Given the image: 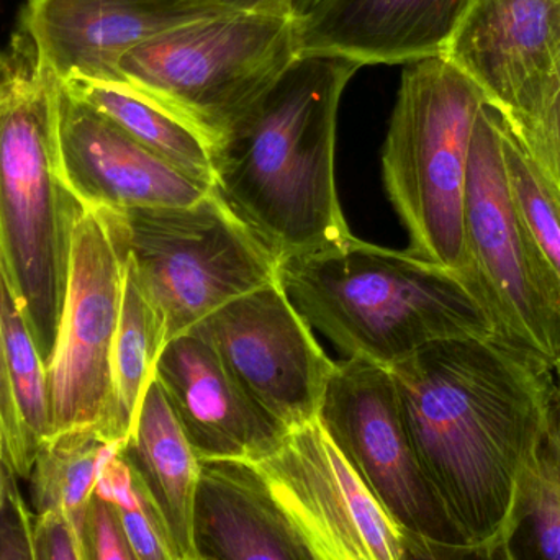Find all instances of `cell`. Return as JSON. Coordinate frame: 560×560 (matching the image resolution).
<instances>
[{
    "label": "cell",
    "instance_id": "18",
    "mask_svg": "<svg viewBox=\"0 0 560 560\" xmlns=\"http://www.w3.org/2000/svg\"><path fill=\"white\" fill-rule=\"evenodd\" d=\"M194 546L199 560H315L253 463L202 460Z\"/></svg>",
    "mask_w": 560,
    "mask_h": 560
},
{
    "label": "cell",
    "instance_id": "30",
    "mask_svg": "<svg viewBox=\"0 0 560 560\" xmlns=\"http://www.w3.org/2000/svg\"><path fill=\"white\" fill-rule=\"evenodd\" d=\"M401 558L404 560H515L509 545L497 549L470 548L464 545H447L401 528Z\"/></svg>",
    "mask_w": 560,
    "mask_h": 560
},
{
    "label": "cell",
    "instance_id": "2",
    "mask_svg": "<svg viewBox=\"0 0 560 560\" xmlns=\"http://www.w3.org/2000/svg\"><path fill=\"white\" fill-rule=\"evenodd\" d=\"M361 68L296 59L212 150L213 192L278 262L352 236L336 190V120Z\"/></svg>",
    "mask_w": 560,
    "mask_h": 560
},
{
    "label": "cell",
    "instance_id": "21",
    "mask_svg": "<svg viewBox=\"0 0 560 560\" xmlns=\"http://www.w3.org/2000/svg\"><path fill=\"white\" fill-rule=\"evenodd\" d=\"M125 262V259H124ZM166 346L163 326L125 262L124 299L114 346L112 443L124 444L133 433L141 401Z\"/></svg>",
    "mask_w": 560,
    "mask_h": 560
},
{
    "label": "cell",
    "instance_id": "27",
    "mask_svg": "<svg viewBox=\"0 0 560 560\" xmlns=\"http://www.w3.org/2000/svg\"><path fill=\"white\" fill-rule=\"evenodd\" d=\"M82 560H138L131 551L114 505L94 493L75 529Z\"/></svg>",
    "mask_w": 560,
    "mask_h": 560
},
{
    "label": "cell",
    "instance_id": "23",
    "mask_svg": "<svg viewBox=\"0 0 560 560\" xmlns=\"http://www.w3.org/2000/svg\"><path fill=\"white\" fill-rule=\"evenodd\" d=\"M114 446L88 430L49 438L28 477L32 512L62 513L75 535L94 497L102 463Z\"/></svg>",
    "mask_w": 560,
    "mask_h": 560
},
{
    "label": "cell",
    "instance_id": "37",
    "mask_svg": "<svg viewBox=\"0 0 560 560\" xmlns=\"http://www.w3.org/2000/svg\"><path fill=\"white\" fill-rule=\"evenodd\" d=\"M35 551H36V549H35ZM36 560H39V559H38V556H36Z\"/></svg>",
    "mask_w": 560,
    "mask_h": 560
},
{
    "label": "cell",
    "instance_id": "8",
    "mask_svg": "<svg viewBox=\"0 0 560 560\" xmlns=\"http://www.w3.org/2000/svg\"><path fill=\"white\" fill-rule=\"evenodd\" d=\"M467 259L493 338L548 364L560 355V279L516 212L506 184L500 114L483 105L466 187Z\"/></svg>",
    "mask_w": 560,
    "mask_h": 560
},
{
    "label": "cell",
    "instance_id": "31",
    "mask_svg": "<svg viewBox=\"0 0 560 560\" xmlns=\"http://www.w3.org/2000/svg\"><path fill=\"white\" fill-rule=\"evenodd\" d=\"M33 538L39 560H82L78 538L62 513H33Z\"/></svg>",
    "mask_w": 560,
    "mask_h": 560
},
{
    "label": "cell",
    "instance_id": "4",
    "mask_svg": "<svg viewBox=\"0 0 560 560\" xmlns=\"http://www.w3.org/2000/svg\"><path fill=\"white\" fill-rule=\"evenodd\" d=\"M278 282L303 319L339 351L387 369L431 342L493 338L472 287L410 249L351 236L283 259Z\"/></svg>",
    "mask_w": 560,
    "mask_h": 560
},
{
    "label": "cell",
    "instance_id": "14",
    "mask_svg": "<svg viewBox=\"0 0 560 560\" xmlns=\"http://www.w3.org/2000/svg\"><path fill=\"white\" fill-rule=\"evenodd\" d=\"M62 82V81H61ZM59 170L89 209L192 206L212 186L190 179L61 85Z\"/></svg>",
    "mask_w": 560,
    "mask_h": 560
},
{
    "label": "cell",
    "instance_id": "11",
    "mask_svg": "<svg viewBox=\"0 0 560 560\" xmlns=\"http://www.w3.org/2000/svg\"><path fill=\"white\" fill-rule=\"evenodd\" d=\"M255 466L313 559L404 560L400 526L318 420L289 431Z\"/></svg>",
    "mask_w": 560,
    "mask_h": 560
},
{
    "label": "cell",
    "instance_id": "35",
    "mask_svg": "<svg viewBox=\"0 0 560 560\" xmlns=\"http://www.w3.org/2000/svg\"><path fill=\"white\" fill-rule=\"evenodd\" d=\"M551 433H552V440H555L556 450H558L559 459H560V388L559 387H558V394H556L555 408H552Z\"/></svg>",
    "mask_w": 560,
    "mask_h": 560
},
{
    "label": "cell",
    "instance_id": "15",
    "mask_svg": "<svg viewBox=\"0 0 560 560\" xmlns=\"http://www.w3.org/2000/svg\"><path fill=\"white\" fill-rule=\"evenodd\" d=\"M222 13L199 0H26L19 25L61 81L120 82L135 46Z\"/></svg>",
    "mask_w": 560,
    "mask_h": 560
},
{
    "label": "cell",
    "instance_id": "12",
    "mask_svg": "<svg viewBox=\"0 0 560 560\" xmlns=\"http://www.w3.org/2000/svg\"><path fill=\"white\" fill-rule=\"evenodd\" d=\"M243 390L285 430L318 420L336 362L278 280L238 296L194 326Z\"/></svg>",
    "mask_w": 560,
    "mask_h": 560
},
{
    "label": "cell",
    "instance_id": "13",
    "mask_svg": "<svg viewBox=\"0 0 560 560\" xmlns=\"http://www.w3.org/2000/svg\"><path fill=\"white\" fill-rule=\"evenodd\" d=\"M154 378L200 460L259 463L289 433L243 390L199 329L164 346Z\"/></svg>",
    "mask_w": 560,
    "mask_h": 560
},
{
    "label": "cell",
    "instance_id": "29",
    "mask_svg": "<svg viewBox=\"0 0 560 560\" xmlns=\"http://www.w3.org/2000/svg\"><path fill=\"white\" fill-rule=\"evenodd\" d=\"M10 474L0 497V560H36L33 512Z\"/></svg>",
    "mask_w": 560,
    "mask_h": 560
},
{
    "label": "cell",
    "instance_id": "33",
    "mask_svg": "<svg viewBox=\"0 0 560 560\" xmlns=\"http://www.w3.org/2000/svg\"><path fill=\"white\" fill-rule=\"evenodd\" d=\"M222 12H276L302 19L322 0H199Z\"/></svg>",
    "mask_w": 560,
    "mask_h": 560
},
{
    "label": "cell",
    "instance_id": "5",
    "mask_svg": "<svg viewBox=\"0 0 560 560\" xmlns=\"http://www.w3.org/2000/svg\"><path fill=\"white\" fill-rule=\"evenodd\" d=\"M487 104L479 85L444 56L410 62L382 151L385 190L410 236L408 249L470 287L467 173L474 127Z\"/></svg>",
    "mask_w": 560,
    "mask_h": 560
},
{
    "label": "cell",
    "instance_id": "10",
    "mask_svg": "<svg viewBox=\"0 0 560 560\" xmlns=\"http://www.w3.org/2000/svg\"><path fill=\"white\" fill-rule=\"evenodd\" d=\"M319 424L400 528L463 545L405 431L390 371L361 358L336 362Z\"/></svg>",
    "mask_w": 560,
    "mask_h": 560
},
{
    "label": "cell",
    "instance_id": "36",
    "mask_svg": "<svg viewBox=\"0 0 560 560\" xmlns=\"http://www.w3.org/2000/svg\"><path fill=\"white\" fill-rule=\"evenodd\" d=\"M552 372H555L556 382H558V387L560 388V355L556 359L555 364H552Z\"/></svg>",
    "mask_w": 560,
    "mask_h": 560
},
{
    "label": "cell",
    "instance_id": "9",
    "mask_svg": "<svg viewBox=\"0 0 560 560\" xmlns=\"http://www.w3.org/2000/svg\"><path fill=\"white\" fill-rule=\"evenodd\" d=\"M124 280V256L104 215L84 207L72 233L65 310L46 368L51 438L88 430L114 444L112 369Z\"/></svg>",
    "mask_w": 560,
    "mask_h": 560
},
{
    "label": "cell",
    "instance_id": "25",
    "mask_svg": "<svg viewBox=\"0 0 560 560\" xmlns=\"http://www.w3.org/2000/svg\"><path fill=\"white\" fill-rule=\"evenodd\" d=\"M506 184L516 212L560 279V192L500 115Z\"/></svg>",
    "mask_w": 560,
    "mask_h": 560
},
{
    "label": "cell",
    "instance_id": "17",
    "mask_svg": "<svg viewBox=\"0 0 560 560\" xmlns=\"http://www.w3.org/2000/svg\"><path fill=\"white\" fill-rule=\"evenodd\" d=\"M472 0H322L296 19L299 56L410 65L443 56Z\"/></svg>",
    "mask_w": 560,
    "mask_h": 560
},
{
    "label": "cell",
    "instance_id": "20",
    "mask_svg": "<svg viewBox=\"0 0 560 560\" xmlns=\"http://www.w3.org/2000/svg\"><path fill=\"white\" fill-rule=\"evenodd\" d=\"M62 85L69 94L114 121L151 153L190 179L212 186L210 147L189 125L120 82L71 79L62 81Z\"/></svg>",
    "mask_w": 560,
    "mask_h": 560
},
{
    "label": "cell",
    "instance_id": "32",
    "mask_svg": "<svg viewBox=\"0 0 560 560\" xmlns=\"http://www.w3.org/2000/svg\"><path fill=\"white\" fill-rule=\"evenodd\" d=\"M2 275V265H0ZM0 423H2L3 440H5L7 464L13 474H19L20 431L16 421L15 404H13L12 388H10L9 374H7L5 355H3L2 326H0Z\"/></svg>",
    "mask_w": 560,
    "mask_h": 560
},
{
    "label": "cell",
    "instance_id": "22",
    "mask_svg": "<svg viewBox=\"0 0 560 560\" xmlns=\"http://www.w3.org/2000/svg\"><path fill=\"white\" fill-rule=\"evenodd\" d=\"M0 326L22 450L16 477L28 480L39 450L51 438L48 377L3 269L0 275Z\"/></svg>",
    "mask_w": 560,
    "mask_h": 560
},
{
    "label": "cell",
    "instance_id": "16",
    "mask_svg": "<svg viewBox=\"0 0 560 560\" xmlns=\"http://www.w3.org/2000/svg\"><path fill=\"white\" fill-rule=\"evenodd\" d=\"M443 56L513 117L558 66L560 0H472Z\"/></svg>",
    "mask_w": 560,
    "mask_h": 560
},
{
    "label": "cell",
    "instance_id": "34",
    "mask_svg": "<svg viewBox=\"0 0 560 560\" xmlns=\"http://www.w3.org/2000/svg\"><path fill=\"white\" fill-rule=\"evenodd\" d=\"M10 474H12V470H10L9 464H7L5 440H3L2 423H0V497H2L3 490H5Z\"/></svg>",
    "mask_w": 560,
    "mask_h": 560
},
{
    "label": "cell",
    "instance_id": "19",
    "mask_svg": "<svg viewBox=\"0 0 560 560\" xmlns=\"http://www.w3.org/2000/svg\"><path fill=\"white\" fill-rule=\"evenodd\" d=\"M120 454L160 516L176 558L199 560L194 513L202 460L194 453L156 378L144 394L133 433L121 444Z\"/></svg>",
    "mask_w": 560,
    "mask_h": 560
},
{
    "label": "cell",
    "instance_id": "28",
    "mask_svg": "<svg viewBox=\"0 0 560 560\" xmlns=\"http://www.w3.org/2000/svg\"><path fill=\"white\" fill-rule=\"evenodd\" d=\"M131 500L114 505L125 538L138 560H179L174 555L166 529L140 487L135 482Z\"/></svg>",
    "mask_w": 560,
    "mask_h": 560
},
{
    "label": "cell",
    "instance_id": "26",
    "mask_svg": "<svg viewBox=\"0 0 560 560\" xmlns=\"http://www.w3.org/2000/svg\"><path fill=\"white\" fill-rule=\"evenodd\" d=\"M505 120L560 192V59L529 104Z\"/></svg>",
    "mask_w": 560,
    "mask_h": 560
},
{
    "label": "cell",
    "instance_id": "1",
    "mask_svg": "<svg viewBox=\"0 0 560 560\" xmlns=\"http://www.w3.org/2000/svg\"><path fill=\"white\" fill-rule=\"evenodd\" d=\"M388 371L421 472L463 545H509L551 423L552 365L495 338H463L431 342Z\"/></svg>",
    "mask_w": 560,
    "mask_h": 560
},
{
    "label": "cell",
    "instance_id": "7",
    "mask_svg": "<svg viewBox=\"0 0 560 560\" xmlns=\"http://www.w3.org/2000/svg\"><path fill=\"white\" fill-rule=\"evenodd\" d=\"M97 210L160 318L166 345L278 280L275 256L213 189L192 206Z\"/></svg>",
    "mask_w": 560,
    "mask_h": 560
},
{
    "label": "cell",
    "instance_id": "3",
    "mask_svg": "<svg viewBox=\"0 0 560 560\" xmlns=\"http://www.w3.org/2000/svg\"><path fill=\"white\" fill-rule=\"evenodd\" d=\"M61 85L32 36L16 26L0 45V265L46 368L84 209L59 170Z\"/></svg>",
    "mask_w": 560,
    "mask_h": 560
},
{
    "label": "cell",
    "instance_id": "24",
    "mask_svg": "<svg viewBox=\"0 0 560 560\" xmlns=\"http://www.w3.org/2000/svg\"><path fill=\"white\" fill-rule=\"evenodd\" d=\"M509 548L515 560H560V459L551 423L529 464L525 499Z\"/></svg>",
    "mask_w": 560,
    "mask_h": 560
},
{
    "label": "cell",
    "instance_id": "6",
    "mask_svg": "<svg viewBox=\"0 0 560 560\" xmlns=\"http://www.w3.org/2000/svg\"><path fill=\"white\" fill-rule=\"evenodd\" d=\"M299 58L296 16L230 12L135 46L118 74L120 84L196 130L212 153Z\"/></svg>",
    "mask_w": 560,
    "mask_h": 560
}]
</instances>
